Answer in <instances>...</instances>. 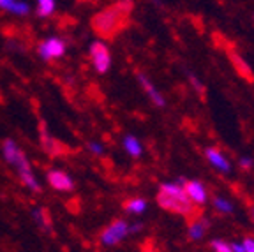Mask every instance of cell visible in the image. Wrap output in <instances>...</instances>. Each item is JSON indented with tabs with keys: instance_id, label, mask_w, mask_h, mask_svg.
<instances>
[{
	"instance_id": "cell-1",
	"label": "cell",
	"mask_w": 254,
	"mask_h": 252,
	"mask_svg": "<svg viewBox=\"0 0 254 252\" xmlns=\"http://www.w3.org/2000/svg\"><path fill=\"white\" fill-rule=\"evenodd\" d=\"M132 12L131 0H119L113 5H108L92 18V28L101 39H113L129 25Z\"/></svg>"
},
{
	"instance_id": "cell-2",
	"label": "cell",
	"mask_w": 254,
	"mask_h": 252,
	"mask_svg": "<svg viewBox=\"0 0 254 252\" xmlns=\"http://www.w3.org/2000/svg\"><path fill=\"white\" fill-rule=\"evenodd\" d=\"M2 154H4L5 161L16 170L21 184H23L25 187H28L32 192H41L39 182H37L36 175L32 171V166H30V162H28L27 155H25L23 150L18 146V143L9 138L4 139V143H2Z\"/></svg>"
},
{
	"instance_id": "cell-3",
	"label": "cell",
	"mask_w": 254,
	"mask_h": 252,
	"mask_svg": "<svg viewBox=\"0 0 254 252\" xmlns=\"http://www.w3.org/2000/svg\"><path fill=\"white\" fill-rule=\"evenodd\" d=\"M157 205L163 210L171 213H180V215L190 217L194 212V203L187 197L186 189L180 184H161L157 192Z\"/></svg>"
},
{
	"instance_id": "cell-4",
	"label": "cell",
	"mask_w": 254,
	"mask_h": 252,
	"mask_svg": "<svg viewBox=\"0 0 254 252\" xmlns=\"http://www.w3.org/2000/svg\"><path fill=\"white\" fill-rule=\"evenodd\" d=\"M88 53H90V60H92V65H94L95 72H99V74H106L111 67L110 48H108L103 41H95V43L90 44Z\"/></svg>"
},
{
	"instance_id": "cell-5",
	"label": "cell",
	"mask_w": 254,
	"mask_h": 252,
	"mask_svg": "<svg viewBox=\"0 0 254 252\" xmlns=\"http://www.w3.org/2000/svg\"><path fill=\"white\" fill-rule=\"evenodd\" d=\"M129 235V222L124 219H115L103 233H101V244L106 247L119 245Z\"/></svg>"
},
{
	"instance_id": "cell-6",
	"label": "cell",
	"mask_w": 254,
	"mask_h": 252,
	"mask_svg": "<svg viewBox=\"0 0 254 252\" xmlns=\"http://www.w3.org/2000/svg\"><path fill=\"white\" fill-rule=\"evenodd\" d=\"M65 50H67L65 41L57 36L48 37V39H44L43 43L37 46V53H39V57L44 62H52V60L62 59V57L65 55Z\"/></svg>"
},
{
	"instance_id": "cell-7",
	"label": "cell",
	"mask_w": 254,
	"mask_h": 252,
	"mask_svg": "<svg viewBox=\"0 0 254 252\" xmlns=\"http://www.w3.org/2000/svg\"><path fill=\"white\" fill-rule=\"evenodd\" d=\"M46 180H48V184H50V187L59 190V192H69V190L74 189L72 178L62 170H50L46 175Z\"/></svg>"
},
{
	"instance_id": "cell-8",
	"label": "cell",
	"mask_w": 254,
	"mask_h": 252,
	"mask_svg": "<svg viewBox=\"0 0 254 252\" xmlns=\"http://www.w3.org/2000/svg\"><path fill=\"white\" fill-rule=\"evenodd\" d=\"M184 189H186L187 197H189L194 205H205L206 199H208L206 187L203 186V182H199V180H186Z\"/></svg>"
},
{
	"instance_id": "cell-9",
	"label": "cell",
	"mask_w": 254,
	"mask_h": 252,
	"mask_svg": "<svg viewBox=\"0 0 254 252\" xmlns=\"http://www.w3.org/2000/svg\"><path fill=\"white\" fill-rule=\"evenodd\" d=\"M136 78H138V81H139V85H141V88L145 92H147V95H148V99H150L152 103L155 104L157 108H164L166 106V99H164V95L161 94V92L155 88V85L152 83V79L148 78L147 74H143V72H138L136 74Z\"/></svg>"
},
{
	"instance_id": "cell-10",
	"label": "cell",
	"mask_w": 254,
	"mask_h": 252,
	"mask_svg": "<svg viewBox=\"0 0 254 252\" xmlns=\"http://www.w3.org/2000/svg\"><path fill=\"white\" fill-rule=\"evenodd\" d=\"M205 157H206V161L210 162V164L214 166L217 171H222V173H230V171H231L230 161H228L226 155L222 154L221 150L214 148V146H212V148H206L205 150Z\"/></svg>"
},
{
	"instance_id": "cell-11",
	"label": "cell",
	"mask_w": 254,
	"mask_h": 252,
	"mask_svg": "<svg viewBox=\"0 0 254 252\" xmlns=\"http://www.w3.org/2000/svg\"><path fill=\"white\" fill-rule=\"evenodd\" d=\"M210 222L205 217H196L194 221H190L189 229H187V235H189L190 240H201L205 237L206 229H208Z\"/></svg>"
},
{
	"instance_id": "cell-12",
	"label": "cell",
	"mask_w": 254,
	"mask_h": 252,
	"mask_svg": "<svg viewBox=\"0 0 254 252\" xmlns=\"http://www.w3.org/2000/svg\"><path fill=\"white\" fill-rule=\"evenodd\" d=\"M0 9H2V11L12 12V14H18V16H25L30 11L28 4L23 2V0H0Z\"/></svg>"
},
{
	"instance_id": "cell-13",
	"label": "cell",
	"mask_w": 254,
	"mask_h": 252,
	"mask_svg": "<svg viewBox=\"0 0 254 252\" xmlns=\"http://www.w3.org/2000/svg\"><path fill=\"white\" fill-rule=\"evenodd\" d=\"M41 145H43L44 152H46V154H50L52 157L60 155V150H62V146L59 145V141H55V139L48 134V130L44 129V126H41Z\"/></svg>"
},
{
	"instance_id": "cell-14",
	"label": "cell",
	"mask_w": 254,
	"mask_h": 252,
	"mask_svg": "<svg viewBox=\"0 0 254 252\" xmlns=\"http://www.w3.org/2000/svg\"><path fill=\"white\" fill-rule=\"evenodd\" d=\"M124 150H126L127 154L134 159L141 157V154H143L141 141H139L136 136H132V134H127L126 138H124Z\"/></svg>"
},
{
	"instance_id": "cell-15",
	"label": "cell",
	"mask_w": 254,
	"mask_h": 252,
	"mask_svg": "<svg viewBox=\"0 0 254 252\" xmlns=\"http://www.w3.org/2000/svg\"><path fill=\"white\" fill-rule=\"evenodd\" d=\"M124 210L132 213V215H141L147 210V201L143 199V197H132V199L124 203Z\"/></svg>"
},
{
	"instance_id": "cell-16",
	"label": "cell",
	"mask_w": 254,
	"mask_h": 252,
	"mask_svg": "<svg viewBox=\"0 0 254 252\" xmlns=\"http://www.w3.org/2000/svg\"><path fill=\"white\" fill-rule=\"evenodd\" d=\"M34 219H36L37 226L41 229H44L46 233H52L53 228H52V221H50V217H48V212L44 208H36L34 210Z\"/></svg>"
},
{
	"instance_id": "cell-17",
	"label": "cell",
	"mask_w": 254,
	"mask_h": 252,
	"mask_svg": "<svg viewBox=\"0 0 254 252\" xmlns=\"http://www.w3.org/2000/svg\"><path fill=\"white\" fill-rule=\"evenodd\" d=\"M57 2L55 0H37V14L41 18H48L55 12Z\"/></svg>"
},
{
	"instance_id": "cell-18",
	"label": "cell",
	"mask_w": 254,
	"mask_h": 252,
	"mask_svg": "<svg viewBox=\"0 0 254 252\" xmlns=\"http://www.w3.org/2000/svg\"><path fill=\"white\" fill-rule=\"evenodd\" d=\"M214 208L221 213H231L233 212V205H231L226 197H221V196L214 197Z\"/></svg>"
},
{
	"instance_id": "cell-19",
	"label": "cell",
	"mask_w": 254,
	"mask_h": 252,
	"mask_svg": "<svg viewBox=\"0 0 254 252\" xmlns=\"http://www.w3.org/2000/svg\"><path fill=\"white\" fill-rule=\"evenodd\" d=\"M210 249L214 252H233V249H231V244H228V242L224 240H212L210 242Z\"/></svg>"
},
{
	"instance_id": "cell-20",
	"label": "cell",
	"mask_w": 254,
	"mask_h": 252,
	"mask_svg": "<svg viewBox=\"0 0 254 252\" xmlns=\"http://www.w3.org/2000/svg\"><path fill=\"white\" fill-rule=\"evenodd\" d=\"M189 81L192 83V87H194V90H196V92H199V95L205 94V87L201 85V81H199V79L196 78L194 74H190V72H189Z\"/></svg>"
},
{
	"instance_id": "cell-21",
	"label": "cell",
	"mask_w": 254,
	"mask_h": 252,
	"mask_svg": "<svg viewBox=\"0 0 254 252\" xmlns=\"http://www.w3.org/2000/svg\"><path fill=\"white\" fill-rule=\"evenodd\" d=\"M88 150H90L94 155H101L104 152L103 145H101L99 141H88Z\"/></svg>"
},
{
	"instance_id": "cell-22",
	"label": "cell",
	"mask_w": 254,
	"mask_h": 252,
	"mask_svg": "<svg viewBox=\"0 0 254 252\" xmlns=\"http://www.w3.org/2000/svg\"><path fill=\"white\" fill-rule=\"evenodd\" d=\"M242 245H244V251L246 252H254V238L246 237L242 242Z\"/></svg>"
},
{
	"instance_id": "cell-23",
	"label": "cell",
	"mask_w": 254,
	"mask_h": 252,
	"mask_svg": "<svg viewBox=\"0 0 254 252\" xmlns=\"http://www.w3.org/2000/svg\"><path fill=\"white\" fill-rule=\"evenodd\" d=\"M254 166V161L251 157H240V168H242V170H251V168H253Z\"/></svg>"
},
{
	"instance_id": "cell-24",
	"label": "cell",
	"mask_w": 254,
	"mask_h": 252,
	"mask_svg": "<svg viewBox=\"0 0 254 252\" xmlns=\"http://www.w3.org/2000/svg\"><path fill=\"white\" fill-rule=\"evenodd\" d=\"M141 252H159V251H157V247L152 244V242H147V244L141 247Z\"/></svg>"
},
{
	"instance_id": "cell-25",
	"label": "cell",
	"mask_w": 254,
	"mask_h": 252,
	"mask_svg": "<svg viewBox=\"0 0 254 252\" xmlns=\"http://www.w3.org/2000/svg\"><path fill=\"white\" fill-rule=\"evenodd\" d=\"M143 226L139 224V222H136V224H129V235H134V233H139L141 231Z\"/></svg>"
},
{
	"instance_id": "cell-26",
	"label": "cell",
	"mask_w": 254,
	"mask_h": 252,
	"mask_svg": "<svg viewBox=\"0 0 254 252\" xmlns=\"http://www.w3.org/2000/svg\"><path fill=\"white\" fill-rule=\"evenodd\" d=\"M231 249H233V252H246V251H244V245L237 244V242H233V244H231Z\"/></svg>"
},
{
	"instance_id": "cell-27",
	"label": "cell",
	"mask_w": 254,
	"mask_h": 252,
	"mask_svg": "<svg viewBox=\"0 0 254 252\" xmlns=\"http://www.w3.org/2000/svg\"><path fill=\"white\" fill-rule=\"evenodd\" d=\"M253 219H254V210H253Z\"/></svg>"
}]
</instances>
